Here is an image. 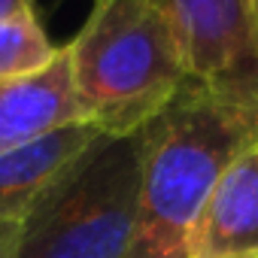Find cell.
<instances>
[{
  "label": "cell",
  "instance_id": "1",
  "mask_svg": "<svg viewBox=\"0 0 258 258\" xmlns=\"http://www.w3.org/2000/svg\"><path fill=\"white\" fill-rule=\"evenodd\" d=\"M134 258H188L191 228L225 167L258 140V109L188 82L146 127Z\"/></svg>",
  "mask_w": 258,
  "mask_h": 258
},
{
  "label": "cell",
  "instance_id": "2",
  "mask_svg": "<svg viewBox=\"0 0 258 258\" xmlns=\"http://www.w3.org/2000/svg\"><path fill=\"white\" fill-rule=\"evenodd\" d=\"M67 58L82 118L109 137L137 134L191 82L170 0H94Z\"/></svg>",
  "mask_w": 258,
  "mask_h": 258
},
{
  "label": "cell",
  "instance_id": "3",
  "mask_svg": "<svg viewBox=\"0 0 258 258\" xmlns=\"http://www.w3.org/2000/svg\"><path fill=\"white\" fill-rule=\"evenodd\" d=\"M143 140L106 137L22 222L19 258H134Z\"/></svg>",
  "mask_w": 258,
  "mask_h": 258
},
{
  "label": "cell",
  "instance_id": "4",
  "mask_svg": "<svg viewBox=\"0 0 258 258\" xmlns=\"http://www.w3.org/2000/svg\"><path fill=\"white\" fill-rule=\"evenodd\" d=\"M195 82L258 109V0H170Z\"/></svg>",
  "mask_w": 258,
  "mask_h": 258
},
{
  "label": "cell",
  "instance_id": "5",
  "mask_svg": "<svg viewBox=\"0 0 258 258\" xmlns=\"http://www.w3.org/2000/svg\"><path fill=\"white\" fill-rule=\"evenodd\" d=\"M109 134L88 118L52 127V131L0 152V222H25L34 207L97 149Z\"/></svg>",
  "mask_w": 258,
  "mask_h": 258
},
{
  "label": "cell",
  "instance_id": "6",
  "mask_svg": "<svg viewBox=\"0 0 258 258\" xmlns=\"http://www.w3.org/2000/svg\"><path fill=\"white\" fill-rule=\"evenodd\" d=\"M188 258H258V140H252L210 191Z\"/></svg>",
  "mask_w": 258,
  "mask_h": 258
},
{
  "label": "cell",
  "instance_id": "7",
  "mask_svg": "<svg viewBox=\"0 0 258 258\" xmlns=\"http://www.w3.org/2000/svg\"><path fill=\"white\" fill-rule=\"evenodd\" d=\"M67 46L37 73L0 79V152H10L52 127L79 121Z\"/></svg>",
  "mask_w": 258,
  "mask_h": 258
},
{
  "label": "cell",
  "instance_id": "8",
  "mask_svg": "<svg viewBox=\"0 0 258 258\" xmlns=\"http://www.w3.org/2000/svg\"><path fill=\"white\" fill-rule=\"evenodd\" d=\"M58 49L49 43L37 10L0 19V79H19L43 70Z\"/></svg>",
  "mask_w": 258,
  "mask_h": 258
},
{
  "label": "cell",
  "instance_id": "9",
  "mask_svg": "<svg viewBox=\"0 0 258 258\" xmlns=\"http://www.w3.org/2000/svg\"><path fill=\"white\" fill-rule=\"evenodd\" d=\"M19 237H22L19 222H0V258H19Z\"/></svg>",
  "mask_w": 258,
  "mask_h": 258
},
{
  "label": "cell",
  "instance_id": "10",
  "mask_svg": "<svg viewBox=\"0 0 258 258\" xmlns=\"http://www.w3.org/2000/svg\"><path fill=\"white\" fill-rule=\"evenodd\" d=\"M25 10H34V0H0V19L25 13Z\"/></svg>",
  "mask_w": 258,
  "mask_h": 258
},
{
  "label": "cell",
  "instance_id": "11",
  "mask_svg": "<svg viewBox=\"0 0 258 258\" xmlns=\"http://www.w3.org/2000/svg\"><path fill=\"white\" fill-rule=\"evenodd\" d=\"M255 22H258V7H255Z\"/></svg>",
  "mask_w": 258,
  "mask_h": 258
}]
</instances>
